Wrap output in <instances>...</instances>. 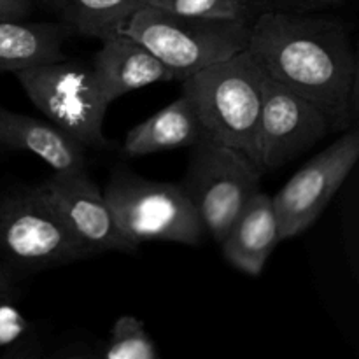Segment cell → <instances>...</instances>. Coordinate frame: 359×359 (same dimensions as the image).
<instances>
[{"instance_id": "obj_10", "label": "cell", "mask_w": 359, "mask_h": 359, "mask_svg": "<svg viewBox=\"0 0 359 359\" xmlns=\"http://www.w3.org/2000/svg\"><path fill=\"white\" fill-rule=\"evenodd\" d=\"M41 186L88 256L135 251V245L116 224L104 191L98 189L86 168L55 172Z\"/></svg>"}, {"instance_id": "obj_5", "label": "cell", "mask_w": 359, "mask_h": 359, "mask_svg": "<svg viewBox=\"0 0 359 359\" xmlns=\"http://www.w3.org/2000/svg\"><path fill=\"white\" fill-rule=\"evenodd\" d=\"M0 256L21 269H51L90 258L41 184L0 198Z\"/></svg>"}, {"instance_id": "obj_8", "label": "cell", "mask_w": 359, "mask_h": 359, "mask_svg": "<svg viewBox=\"0 0 359 359\" xmlns=\"http://www.w3.org/2000/svg\"><path fill=\"white\" fill-rule=\"evenodd\" d=\"M359 160V133L349 128L309 160L272 196L280 241L307 231L321 217Z\"/></svg>"}, {"instance_id": "obj_18", "label": "cell", "mask_w": 359, "mask_h": 359, "mask_svg": "<svg viewBox=\"0 0 359 359\" xmlns=\"http://www.w3.org/2000/svg\"><path fill=\"white\" fill-rule=\"evenodd\" d=\"M147 6L160 7L170 13L209 20L252 21L251 7L245 0H147Z\"/></svg>"}, {"instance_id": "obj_12", "label": "cell", "mask_w": 359, "mask_h": 359, "mask_svg": "<svg viewBox=\"0 0 359 359\" xmlns=\"http://www.w3.org/2000/svg\"><path fill=\"white\" fill-rule=\"evenodd\" d=\"M280 242L272 195L262 189L251 196L237 219L219 242L223 256L231 266L256 277Z\"/></svg>"}, {"instance_id": "obj_20", "label": "cell", "mask_w": 359, "mask_h": 359, "mask_svg": "<svg viewBox=\"0 0 359 359\" xmlns=\"http://www.w3.org/2000/svg\"><path fill=\"white\" fill-rule=\"evenodd\" d=\"M30 333V323L13 304H0V349L13 346Z\"/></svg>"}, {"instance_id": "obj_25", "label": "cell", "mask_w": 359, "mask_h": 359, "mask_svg": "<svg viewBox=\"0 0 359 359\" xmlns=\"http://www.w3.org/2000/svg\"><path fill=\"white\" fill-rule=\"evenodd\" d=\"M32 2H39V4H42V6H46L51 9L53 4H55V0H32Z\"/></svg>"}, {"instance_id": "obj_19", "label": "cell", "mask_w": 359, "mask_h": 359, "mask_svg": "<svg viewBox=\"0 0 359 359\" xmlns=\"http://www.w3.org/2000/svg\"><path fill=\"white\" fill-rule=\"evenodd\" d=\"M255 18L263 13H318L344 0H245Z\"/></svg>"}, {"instance_id": "obj_9", "label": "cell", "mask_w": 359, "mask_h": 359, "mask_svg": "<svg viewBox=\"0 0 359 359\" xmlns=\"http://www.w3.org/2000/svg\"><path fill=\"white\" fill-rule=\"evenodd\" d=\"M328 133L332 126L321 111L265 76L252 156L262 175L307 153Z\"/></svg>"}, {"instance_id": "obj_21", "label": "cell", "mask_w": 359, "mask_h": 359, "mask_svg": "<svg viewBox=\"0 0 359 359\" xmlns=\"http://www.w3.org/2000/svg\"><path fill=\"white\" fill-rule=\"evenodd\" d=\"M0 359H44V349L41 340L28 333L13 346L6 347Z\"/></svg>"}, {"instance_id": "obj_4", "label": "cell", "mask_w": 359, "mask_h": 359, "mask_svg": "<svg viewBox=\"0 0 359 359\" xmlns=\"http://www.w3.org/2000/svg\"><path fill=\"white\" fill-rule=\"evenodd\" d=\"M104 196L118 228L135 248L149 241L198 245L205 235L181 184L151 181L126 168H116Z\"/></svg>"}, {"instance_id": "obj_16", "label": "cell", "mask_w": 359, "mask_h": 359, "mask_svg": "<svg viewBox=\"0 0 359 359\" xmlns=\"http://www.w3.org/2000/svg\"><path fill=\"white\" fill-rule=\"evenodd\" d=\"M147 6V0H55L51 11L69 34L104 39L118 34L132 14Z\"/></svg>"}, {"instance_id": "obj_11", "label": "cell", "mask_w": 359, "mask_h": 359, "mask_svg": "<svg viewBox=\"0 0 359 359\" xmlns=\"http://www.w3.org/2000/svg\"><path fill=\"white\" fill-rule=\"evenodd\" d=\"M90 70L98 93L107 105L139 88L174 81L172 70L146 46L119 32L102 41Z\"/></svg>"}, {"instance_id": "obj_2", "label": "cell", "mask_w": 359, "mask_h": 359, "mask_svg": "<svg viewBox=\"0 0 359 359\" xmlns=\"http://www.w3.org/2000/svg\"><path fill=\"white\" fill-rule=\"evenodd\" d=\"M265 74L245 51L205 67L182 81L203 140L231 147L252 161Z\"/></svg>"}, {"instance_id": "obj_22", "label": "cell", "mask_w": 359, "mask_h": 359, "mask_svg": "<svg viewBox=\"0 0 359 359\" xmlns=\"http://www.w3.org/2000/svg\"><path fill=\"white\" fill-rule=\"evenodd\" d=\"M21 297L18 276L13 265L0 262V304H13Z\"/></svg>"}, {"instance_id": "obj_13", "label": "cell", "mask_w": 359, "mask_h": 359, "mask_svg": "<svg viewBox=\"0 0 359 359\" xmlns=\"http://www.w3.org/2000/svg\"><path fill=\"white\" fill-rule=\"evenodd\" d=\"M25 151L41 158L55 172L86 168V147L53 123L13 112L0 104V151Z\"/></svg>"}, {"instance_id": "obj_7", "label": "cell", "mask_w": 359, "mask_h": 359, "mask_svg": "<svg viewBox=\"0 0 359 359\" xmlns=\"http://www.w3.org/2000/svg\"><path fill=\"white\" fill-rule=\"evenodd\" d=\"M262 172L245 154L202 140L191 147L181 188L198 212L205 233L219 244L245 203L259 191Z\"/></svg>"}, {"instance_id": "obj_23", "label": "cell", "mask_w": 359, "mask_h": 359, "mask_svg": "<svg viewBox=\"0 0 359 359\" xmlns=\"http://www.w3.org/2000/svg\"><path fill=\"white\" fill-rule=\"evenodd\" d=\"M32 0H0V20H25L30 16Z\"/></svg>"}, {"instance_id": "obj_17", "label": "cell", "mask_w": 359, "mask_h": 359, "mask_svg": "<svg viewBox=\"0 0 359 359\" xmlns=\"http://www.w3.org/2000/svg\"><path fill=\"white\" fill-rule=\"evenodd\" d=\"M100 359H160V354L139 318L119 316L102 347Z\"/></svg>"}, {"instance_id": "obj_24", "label": "cell", "mask_w": 359, "mask_h": 359, "mask_svg": "<svg viewBox=\"0 0 359 359\" xmlns=\"http://www.w3.org/2000/svg\"><path fill=\"white\" fill-rule=\"evenodd\" d=\"M44 359H95V356L86 346H81V344H72V346L58 351V353H56L53 358L44 356Z\"/></svg>"}, {"instance_id": "obj_3", "label": "cell", "mask_w": 359, "mask_h": 359, "mask_svg": "<svg viewBox=\"0 0 359 359\" xmlns=\"http://www.w3.org/2000/svg\"><path fill=\"white\" fill-rule=\"evenodd\" d=\"M252 21L209 20L144 6L128 18L119 34L146 46L174 74L184 81L205 67L245 51Z\"/></svg>"}, {"instance_id": "obj_1", "label": "cell", "mask_w": 359, "mask_h": 359, "mask_svg": "<svg viewBox=\"0 0 359 359\" xmlns=\"http://www.w3.org/2000/svg\"><path fill=\"white\" fill-rule=\"evenodd\" d=\"M248 51L266 77L321 111L333 133L353 128L359 63L346 21L318 13L258 14Z\"/></svg>"}, {"instance_id": "obj_15", "label": "cell", "mask_w": 359, "mask_h": 359, "mask_svg": "<svg viewBox=\"0 0 359 359\" xmlns=\"http://www.w3.org/2000/svg\"><path fill=\"white\" fill-rule=\"evenodd\" d=\"M69 35L62 23L0 20V74L65 60L63 42Z\"/></svg>"}, {"instance_id": "obj_6", "label": "cell", "mask_w": 359, "mask_h": 359, "mask_svg": "<svg viewBox=\"0 0 359 359\" xmlns=\"http://www.w3.org/2000/svg\"><path fill=\"white\" fill-rule=\"evenodd\" d=\"M14 76L32 104L70 139L83 147L109 146L102 128L109 105L98 93L90 67L65 58L16 70Z\"/></svg>"}, {"instance_id": "obj_14", "label": "cell", "mask_w": 359, "mask_h": 359, "mask_svg": "<svg viewBox=\"0 0 359 359\" xmlns=\"http://www.w3.org/2000/svg\"><path fill=\"white\" fill-rule=\"evenodd\" d=\"M202 140V128L195 111L188 98L181 95L126 133L123 154L130 158L147 156L161 151L193 147Z\"/></svg>"}]
</instances>
